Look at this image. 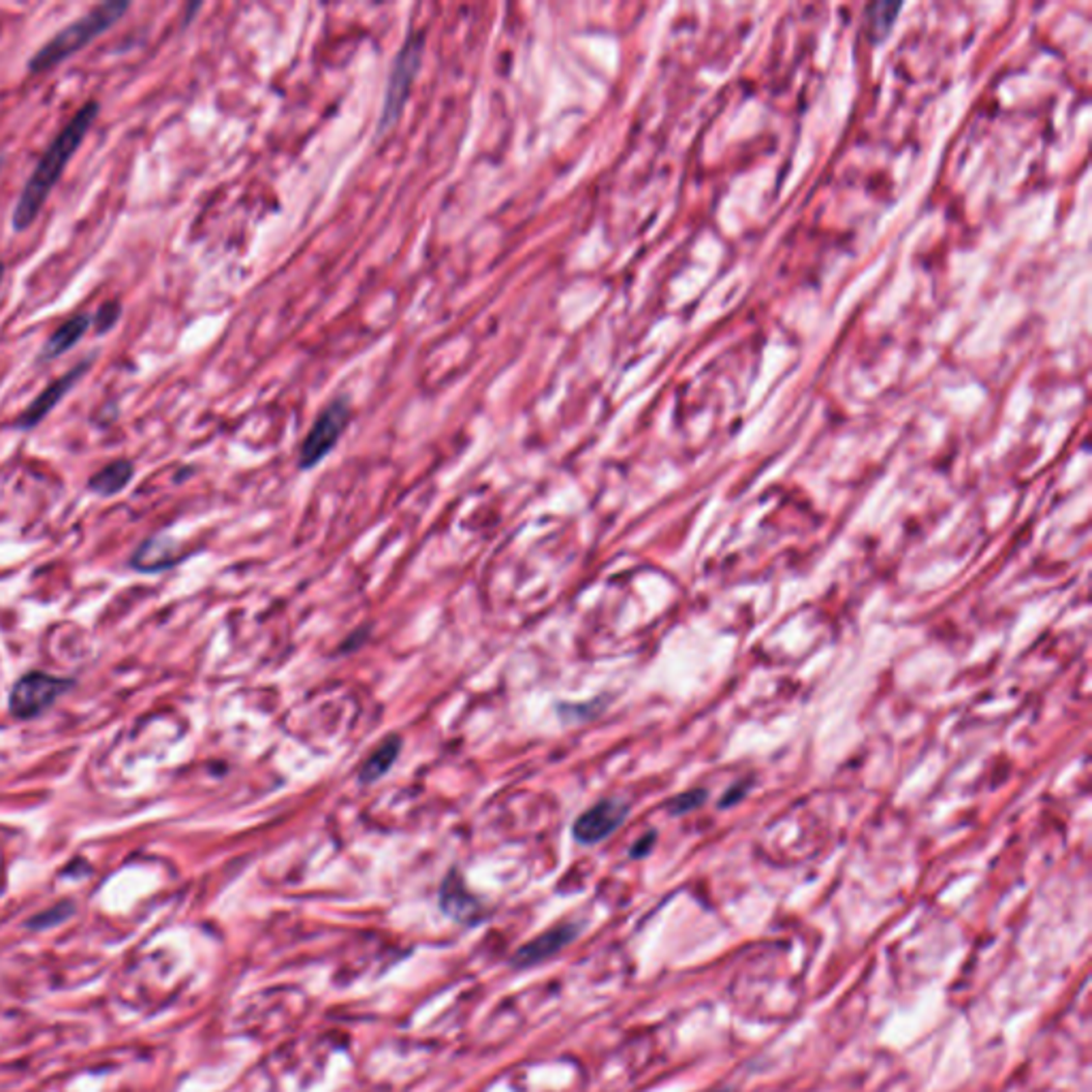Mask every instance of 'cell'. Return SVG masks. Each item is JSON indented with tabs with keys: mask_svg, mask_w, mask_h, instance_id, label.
<instances>
[{
	"mask_svg": "<svg viewBox=\"0 0 1092 1092\" xmlns=\"http://www.w3.org/2000/svg\"><path fill=\"white\" fill-rule=\"evenodd\" d=\"M129 3H105L92 9L90 14L81 15L73 24L60 30V33L37 51V56L30 60L28 69L33 73H43L65 63L67 58L75 56L81 47H86L90 41H95L99 35L105 33L118 19L127 14Z\"/></svg>",
	"mask_w": 1092,
	"mask_h": 1092,
	"instance_id": "obj_2",
	"label": "cell"
},
{
	"mask_svg": "<svg viewBox=\"0 0 1092 1092\" xmlns=\"http://www.w3.org/2000/svg\"><path fill=\"white\" fill-rule=\"evenodd\" d=\"M579 934V929L572 924H561V926H555V929L542 933L540 936H535L533 941L525 943L521 950L514 954L512 958V964L514 966H533L546 958L555 956L558 952H561L565 945L574 941V936Z\"/></svg>",
	"mask_w": 1092,
	"mask_h": 1092,
	"instance_id": "obj_8",
	"label": "cell"
},
{
	"mask_svg": "<svg viewBox=\"0 0 1092 1092\" xmlns=\"http://www.w3.org/2000/svg\"><path fill=\"white\" fill-rule=\"evenodd\" d=\"M0 167H3V160H0Z\"/></svg>",
	"mask_w": 1092,
	"mask_h": 1092,
	"instance_id": "obj_15",
	"label": "cell"
},
{
	"mask_svg": "<svg viewBox=\"0 0 1092 1092\" xmlns=\"http://www.w3.org/2000/svg\"><path fill=\"white\" fill-rule=\"evenodd\" d=\"M99 113L97 102H88L81 107L73 120L58 132L56 139L49 143L43 157L37 162V167L24 184V190L19 194L14 210V229L26 231L30 224L37 220V216L43 210V205L49 197L51 188L56 187L58 180L63 178L67 162L73 158V154L84 141L88 129L92 127Z\"/></svg>",
	"mask_w": 1092,
	"mask_h": 1092,
	"instance_id": "obj_1",
	"label": "cell"
},
{
	"mask_svg": "<svg viewBox=\"0 0 1092 1092\" xmlns=\"http://www.w3.org/2000/svg\"><path fill=\"white\" fill-rule=\"evenodd\" d=\"M399 751H401V740L397 736L385 738L383 743L378 745V749H374L372 754H369V758L363 762V766L359 770V781L376 783L378 779H383L387 772L393 768Z\"/></svg>",
	"mask_w": 1092,
	"mask_h": 1092,
	"instance_id": "obj_9",
	"label": "cell"
},
{
	"mask_svg": "<svg viewBox=\"0 0 1092 1092\" xmlns=\"http://www.w3.org/2000/svg\"><path fill=\"white\" fill-rule=\"evenodd\" d=\"M71 687L69 681L45 673H28L14 685L9 706L12 713L19 719H30L41 715L47 706L63 696Z\"/></svg>",
	"mask_w": 1092,
	"mask_h": 1092,
	"instance_id": "obj_4",
	"label": "cell"
},
{
	"mask_svg": "<svg viewBox=\"0 0 1092 1092\" xmlns=\"http://www.w3.org/2000/svg\"><path fill=\"white\" fill-rule=\"evenodd\" d=\"M120 312H122V310H120V305H118L116 302L102 305L101 310H99V314H97V318H95L99 333L109 331V329H111L113 325H116V321L120 318Z\"/></svg>",
	"mask_w": 1092,
	"mask_h": 1092,
	"instance_id": "obj_12",
	"label": "cell"
},
{
	"mask_svg": "<svg viewBox=\"0 0 1092 1092\" xmlns=\"http://www.w3.org/2000/svg\"><path fill=\"white\" fill-rule=\"evenodd\" d=\"M130 478H132V463L113 461L90 478V489L101 493V496H116V493L127 487Z\"/></svg>",
	"mask_w": 1092,
	"mask_h": 1092,
	"instance_id": "obj_11",
	"label": "cell"
},
{
	"mask_svg": "<svg viewBox=\"0 0 1092 1092\" xmlns=\"http://www.w3.org/2000/svg\"><path fill=\"white\" fill-rule=\"evenodd\" d=\"M88 327H90V316L86 314H77L73 318H69V321H65L54 333L49 335L43 348V359H54L73 348L81 339V335L88 331Z\"/></svg>",
	"mask_w": 1092,
	"mask_h": 1092,
	"instance_id": "obj_10",
	"label": "cell"
},
{
	"mask_svg": "<svg viewBox=\"0 0 1092 1092\" xmlns=\"http://www.w3.org/2000/svg\"><path fill=\"white\" fill-rule=\"evenodd\" d=\"M3 273H5V265L0 263V282H3Z\"/></svg>",
	"mask_w": 1092,
	"mask_h": 1092,
	"instance_id": "obj_14",
	"label": "cell"
},
{
	"mask_svg": "<svg viewBox=\"0 0 1092 1092\" xmlns=\"http://www.w3.org/2000/svg\"><path fill=\"white\" fill-rule=\"evenodd\" d=\"M348 420H350L348 399L346 397L333 399L331 404L321 412V417L316 418L310 434L305 436L302 450H299V468L310 470L318 466V463H321L329 452L337 446L339 438L344 436V431L348 427Z\"/></svg>",
	"mask_w": 1092,
	"mask_h": 1092,
	"instance_id": "obj_3",
	"label": "cell"
},
{
	"mask_svg": "<svg viewBox=\"0 0 1092 1092\" xmlns=\"http://www.w3.org/2000/svg\"><path fill=\"white\" fill-rule=\"evenodd\" d=\"M704 794H706V791L700 790V791H687V794L678 796V798L673 802V809H675L673 813H685V811H689L692 807L700 805V802H704V798H706Z\"/></svg>",
	"mask_w": 1092,
	"mask_h": 1092,
	"instance_id": "obj_13",
	"label": "cell"
},
{
	"mask_svg": "<svg viewBox=\"0 0 1092 1092\" xmlns=\"http://www.w3.org/2000/svg\"><path fill=\"white\" fill-rule=\"evenodd\" d=\"M630 807L627 802L619 798H606L600 800L591 809H587L583 816L574 821L572 834L574 839L583 845H595L604 841L606 837L621 826L625 821Z\"/></svg>",
	"mask_w": 1092,
	"mask_h": 1092,
	"instance_id": "obj_5",
	"label": "cell"
},
{
	"mask_svg": "<svg viewBox=\"0 0 1092 1092\" xmlns=\"http://www.w3.org/2000/svg\"><path fill=\"white\" fill-rule=\"evenodd\" d=\"M88 369H90V363H79V365L71 369V372H67L63 378H58L51 385H47L43 393H41L33 401V404L26 408L24 415L17 418V425L22 429H30V427H35L37 422L43 420L49 415V412L54 410L60 404V401H63V397L69 393V390L73 388L79 383V380L86 376Z\"/></svg>",
	"mask_w": 1092,
	"mask_h": 1092,
	"instance_id": "obj_7",
	"label": "cell"
},
{
	"mask_svg": "<svg viewBox=\"0 0 1092 1092\" xmlns=\"http://www.w3.org/2000/svg\"><path fill=\"white\" fill-rule=\"evenodd\" d=\"M418 63H420V43L417 37H412L408 39L404 49L399 51L397 63L393 67V75H390L385 111H383V127L393 125L395 118L399 116L401 107H404V101L408 99L410 84L412 79H415Z\"/></svg>",
	"mask_w": 1092,
	"mask_h": 1092,
	"instance_id": "obj_6",
	"label": "cell"
}]
</instances>
